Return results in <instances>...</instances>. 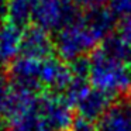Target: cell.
<instances>
[{
  "mask_svg": "<svg viewBox=\"0 0 131 131\" xmlns=\"http://www.w3.org/2000/svg\"><path fill=\"white\" fill-rule=\"evenodd\" d=\"M75 108L63 94L44 92L37 100V131H71Z\"/></svg>",
  "mask_w": 131,
  "mask_h": 131,
  "instance_id": "cell-3",
  "label": "cell"
},
{
  "mask_svg": "<svg viewBox=\"0 0 131 131\" xmlns=\"http://www.w3.org/2000/svg\"><path fill=\"white\" fill-rule=\"evenodd\" d=\"M10 92H12V85H10L9 75H7V72L0 69V116H2L4 104L9 99Z\"/></svg>",
  "mask_w": 131,
  "mask_h": 131,
  "instance_id": "cell-13",
  "label": "cell"
},
{
  "mask_svg": "<svg viewBox=\"0 0 131 131\" xmlns=\"http://www.w3.org/2000/svg\"><path fill=\"white\" fill-rule=\"evenodd\" d=\"M24 28L6 21L0 26V63L9 66L20 57Z\"/></svg>",
  "mask_w": 131,
  "mask_h": 131,
  "instance_id": "cell-8",
  "label": "cell"
},
{
  "mask_svg": "<svg viewBox=\"0 0 131 131\" xmlns=\"http://www.w3.org/2000/svg\"><path fill=\"white\" fill-rule=\"evenodd\" d=\"M41 85L51 93L62 94L72 82V72L61 58L49 57L41 62Z\"/></svg>",
  "mask_w": 131,
  "mask_h": 131,
  "instance_id": "cell-6",
  "label": "cell"
},
{
  "mask_svg": "<svg viewBox=\"0 0 131 131\" xmlns=\"http://www.w3.org/2000/svg\"><path fill=\"white\" fill-rule=\"evenodd\" d=\"M97 131H131V106L113 104L97 121Z\"/></svg>",
  "mask_w": 131,
  "mask_h": 131,
  "instance_id": "cell-9",
  "label": "cell"
},
{
  "mask_svg": "<svg viewBox=\"0 0 131 131\" xmlns=\"http://www.w3.org/2000/svg\"><path fill=\"white\" fill-rule=\"evenodd\" d=\"M83 18L97 35L100 42H103L106 38L110 37V32L113 31L114 26H116V17L113 16V13L103 6L88 10Z\"/></svg>",
  "mask_w": 131,
  "mask_h": 131,
  "instance_id": "cell-10",
  "label": "cell"
},
{
  "mask_svg": "<svg viewBox=\"0 0 131 131\" xmlns=\"http://www.w3.org/2000/svg\"><path fill=\"white\" fill-rule=\"evenodd\" d=\"M130 106H131V90H130Z\"/></svg>",
  "mask_w": 131,
  "mask_h": 131,
  "instance_id": "cell-19",
  "label": "cell"
},
{
  "mask_svg": "<svg viewBox=\"0 0 131 131\" xmlns=\"http://www.w3.org/2000/svg\"><path fill=\"white\" fill-rule=\"evenodd\" d=\"M55 51L54 40L51 34L44 31L42 28L30 26L24 28L23 42H21V57L32 58V59H47L52 57Z\"/></svg>",
  "mask_w": 131,
  "mask_h": 131,
  "instance_id": "cell-7",
  "label": "cell"
},
{
  "mask_svg": "<svg viewBox=\"0 0 131 131\" xmlns=\"http://www.w3.org/2000/svg\"><path fill=\"white\" fill-rule=\"evenodd\" d=\"M108 10L113 13L116 18L125 20L131 17V0H110Z\"/></svg>",
  "mask_w": 131,
  "mask_h": 131,
  "instance_id": "cell-12",
  "label": "cell"
},
{
  "mask_svg": "<svg viewBox=\"0 0 131 131\" xmlns=\"http://www.w3.org/2000/svg\"><path fill=\"white\" fill-rule=\"evenodd\" d=\"M0 131H10L9 127H7V124H6V121L2 120V118H0Z\"/></svg>",
  "mask_w": 131,
  "mask_h": 131,
  "instance_id": "cell-18",
  "label": "cell"
},
{
  "mask_svg": "<svg viewBox=\"0 0 131 131\" xmlns=\"http://www.w3.org/2000/svg\"><path fill=\"white\" fill-rule=\"evenodd\" d=\"M71 131H97V124H94L93 121L78 117L75 120L73 125H72Z\"/></svg>",
  "mask_w": 131,
  "mask_h": 131,
  "instance_id": "cell-15",
  "label": "cell"
},
{
  "mask_svg": "<svg viewBox=\"0 0 131 131\" xmlns=\"http://www.w3.org/2000/svg\"><path fill=\"white\" fill-rule=\"evenodd\" d=\"M99 44H102L100 40L85 21L83 16L63 27L55 34L54 38V45L58 57L66 62L86 58V55L90 51L93 52Z\"/></svg>",
  "mask_w": 131,
  "mask_h": 131,
  "instance_id": "cell-2",
  "label": "cell"
},
{
  "mask_svg": "<svg viewBox=\"0 0 131 131\" xmlns=\"http://www.w3.org/2000/svg\"><path fill=\"white\" fill-rule=\"evenodd\" d=\"M71 2L78 9H86V12H88L94 7H102L103 4L110 2V0H71Z\"/></svg>",
  "mask_w": 131,
  "mask_h": 131,
  "instance_id": "cell-16",
  "label": "cell"
},
{
  "mask_svg": "<svg viewBox=\"0 0 131 131\" xmlns=\"http://www.w3.org/2000/svg\"><path fill=\"white\" fill-rule=\"evenodd\" d=\"M118 37L131 49V17L125 18V20H121V23L118 26Z\"/></svg>",
  "mask_w": 131,
  "mask_h": 131,
  "instance_id": "cell-14",
  "label": "cell"
},
{
  "mask_svg": "<svg viewBox=\"0 0 131 131\" xmlns=\"http://www.w3.org/2000/svg\"><path fill=\"white\" fill-rule=\"evenodd\" d=\"M35 0H7V21L26 28L31 21Z\"/></svg>",
  "mask_w": 131,
  "mask_h": 131,
  "instance_id": "cell-11",
  "label": "cell"
},
{
  "mask_svg": "<svg viewBox=\"0 0 131 131\" xmlns=\"http://www.w3.org/2000/svg\"><path fill=\"white\" fill-rule=\"evenodd\" d=\"M7 21V0H0V26Z\"/></svg>",
  "mask_w": 131,
  "mask_h": 131,
  "instance_id": "cell-17",
  "label": "cell"
},
{
  "mask_svg": "<svg viewBox=\"0 0 131 131\" xmlns=\"http://www.w3.org/2000/svg\"><path fill=\"white\" fill-rule=\"evenodd\" d=\"M79 17L78 7L71 0H35L31 13V23L49 34H57Z\"/></svg>",
  "mask_w": 131,
  "mask_h": 131,
  "instance_id": "cell-4",
  "label": "cell"
},
{
  "mask_svg": "<svg viewBox=\"0 0 131 131\" xmlns=\"http://www.w3.org/2000/svg\"><path fill=\"white\" fill-rule=\"evenodd\" d=\"M89 82L113 97L125 93L131 90V62L97 47L89 58Z\"/></svg>",
  "mask_w": 131,
  "mask_h": 131,
  "instance_id": "cell-1",
  "label": "cell"
},
{
  "mask_svg": "<svg viewBox=\"0 0 131 131\" xmlns=\"http://www.w3.org/2000/svg\"><path fill=\"white\" fill-rule=\"evenodd\" d=\"M113 106V96L106 92L89 86L85 93L75 102L73 108L80 118L89 121H99Z\"/></svg>",
  "mask_w": 131,
  "mask_h": 131,
  "instance_id": "cell-5",
  "label": "cell"
}]
</instances>
